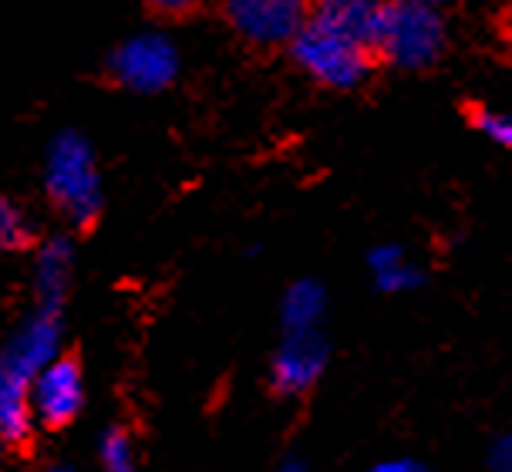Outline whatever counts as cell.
Instances as JSON below:
<instances>
[{"label":"cell","instance_id":"10","mask_svg":"<svg viewBox=\"0 0 512 472\" xmlns=\"http://www.w3.org/2000/svg\"><path fill=\"white\" fill-rule=\"evenodd\" d=\"M327 311V294L317 280H297V284L287 287L280 301V324L283 334H307V331H320V321H324Z\"/></svg>","mask_w":512,"mask_h":472},{"label":"cell","instance_id":"14","mask_svg":"<svg viewBox=\"0 0 512 472\" xmlns=\"http://www.w3.org/2000/svg\"><path fill=\"white\" fill-rule=\"evenodd\" d=\"M469 118L486 139L502 145V149H512V112H496V108H486V105H472Z\"/></svg>","mask_w":512,"mask_h":472},{"label":"cell","instance_id":"6","mask_svg":"<svg viewBox=\"0 0 512 472\" xmlns=\"http://www.w3.org/2000/svg\"><path fill=\"white\" fill-rule=\"evenodd\" d=\"M85 405V378L71 358L48 361L31 381V415L34 425L44 429H61L75 422V415Z\"/></svg>","mask_w":512,"mask_h":472},{"label":"cell","instance_id":"13","mask_svg":"<svg viewBox=\"0 0 512 472\" xmlns=\"http://www.w3.org/2000/svg\"><path fill=\"white\" fill-rule=\"evenodd\" d=\"M31 240V220L11 199L0 196V250H21Z\"/></svg>","mask_w":512,"mask_h":472},{"label":"cell","instance_id":"5","mask_svg":"<svg viewBox=\"0 0 512 472\" xmlns=\"http://www.w3.org/2000/svg\"><path fill=\"white\" fill-rule=\"evenodd\" d=\"M112 75L122 88L155 95L179 75V51L166 34H135L112 54Z\"/></svg>","mask_w":512,"mask_h":472},{"label":"cell","instance_id":"19","mask_svg":"<svg viewBox=\"0 0 512 472\" xmlns=\"http://www.w3.org/2000/svg\"><path fill=\"white\" fill-rule=\"evenodd\" d=\"M381 4H425V7H438L445 0H381Z\"/></svg>","mask_w":512,"mask_h":472},{"label":"cell","instance_id":"21","mask_svg":"<svg viewBox=\"0 0 512 472\" xmlns=\"http://www.w3.org/2000/svg\"><path fill=\"white\" fill-rule=\"evenodd\" d=\"M115 472H135V466H125V469H115Z\"/></svg>","mask_w":512,"mask_h":472},{"label":"cell","instance_id":"4","mask_svg":"<svg viewBox=\"0 0 512 472\" xmlns=\"http://www.w3.org/2000/svg\"><path fill=\"white\" fill-rule=\"evenodd\" d=\"M219 11L246 44L280 48L307 24L310 0H219Z\"/></svg>","mask_w":512,"mask_h":472},{"label":"cell","instance_id":"18","mask_svg":"<svg viewBox=\"0 0 512 472\" xmlns=\"http://www.w3.org/2000/svg\"><path fill=\"white\" fill-rule=\"evenodd\" d=\"M199 4H203V0H149L152 11H159V14H172V17H182V14L196 11Z\"/></svg>","mask_w":512,"mask_h":472},{"label":"cell","instance_id":"11","mask_svg":"<svg viewBox=\"0 0 512 472\" xmlns=\"http://www.w3.org/2000/svg\"><path fill=\"white\" fill-rule=\"evenodd\" d=\"M34 280H38V294L44 307H58L64 290L71 280V243L68 240H48L34 263Z\"/></svg>","mask_w":512,"mask_h":472},{"label":"cell","instance_id":"7","mask_svg":"<svg viewBox=\"0 0 512 472\" xmlns=\"http://www.w3.org/2000/svg\"><path fill=\"white\" fill-rule=\"evenodd\" d=\"M324 368H327V341L320 338V331L283 334L270 365L273 392L283 398L307 395L320 381V375H324Z\"/></svg>","mask_w":512,"mask_h":472},{"label":"cell","instance_id":"15","mask_svg":"<svg viewBox=\"0 0 512 472\" xmlns=\"http://www.w3.org/2000/svg\"><path fill=\"white\" fill-rule=\"evenodd\" d=\"M102 466L105 472H115V469H125V466H135V456H132V442H128L125 432H108L102 439Z\"/></svg>","mask_w":512,"mask_h":472},{"label":"cell","instance_id":"2","mask_svg":"<svg viewBox=\"0 0 512 472\" xmlns=\"http://www.w3.org/2000/svg\"><path fill=\"white\" fill-rule=\"evenodd\" d=\"M290 54L317 85L337 88V92L358 88L371 75L374 61H378L364 41L351 38L344 31H334V27L314 21V17H307L300 34L290 41Z\"/></svg>","mask_w":512,"mask_h":472},{"label":"cell","instance_id":"8","mask_svg":"<svg viewBox=\"0 0 512 472\" xmlns=\"http://www.w3.org/2000/svg\"><path fill=\"white\" fill-rule=\"evenodd\" d=\"M61 348V317L58 307H38L27 321L21 324V331L14 334L11 344L0 351V358L11 368L24 371L27 378H34L48 361L58 358Z\"/></svg>","mask_w":512,"mask_h":472},{"label":"cell","instance_id":"16","mask_svg":"<svg viewBox=\"0 0 512 472\" xmlns=\"http://www.w3.org/2000/svg\"><path fill=\"white\" fill-rule=\"evenodd\" d=\"M489 472H512V432H502L489 446Z\"/></svg>","mask_w":512,"mask_h":472},{"label":"cell","instance_id":"17","mask_svg":"<svg viewBox=\"0 0 512 472\" xmlns=\"http://www.w3.org/2000/svg\"><path fill=\"white\" fill-rule=\"evenodd\" d=\"M364 472H432L422 459L411 456H391V459H378L374 466H368Z\"/></svg>","mask_w":512,"mask_h":472},{"label":"cell","instance_id":"22","mask_svg":"<svg viewBox=\"0 0 512 472\" xmlns=\"http://www.w3.org/2000/svg\"><path fill=\"white\" fill-rule=\"evenodd\" d=\"M51 472H64V469H51Z\"/></svg>","mask_w":512,"mask_h":472},{"label":"cell","instance_id":"1","mask_svg":"<svg viewBox=\"0 0 512 472\" xmlns=\"http://www.w3.org/2000/svg\"><path fill=\"white\" fill-rule=\"evenodd\" d=\"M44 189L68 223H95V216L102 213V176L85 135L64 132L51 142L44 162Z\"/></svg>","mask_w":512,"mask_h":472},{"label":"cell","instance_id":"12","mask_svg":"<svg viewBox=\"0 0 512 472\" xmlns=\"http://www.w3.org/2000/svg\"><path fill=\"white\" fill-rule=\"evenodd\" d=\"M368 270L374 277V284L384 294H405L422 284V270L411 263V257L401 247H378L368 253Z\"/></svg>","mask_w":512,"mask_h":472},{"label":"cell","instance_id":"3","mask_svg":"<svg viewBox=\"0 0 512 472\" xmlns=\"http://www.w3.org/2000/svg\"><path fill=\"white\" fill-rule=\"evenodd\" d=\"M445 48V24L435 7L425 4H381L374 27V58L395 68H428Z\"/></svg>","mask_w":512,"mask_h":472},{"label":"cell","instance_id":"9","mask_svg":"<svg viewBox=\"0 0 512 472\" xmlns=\"http://www.w3.org/2000/svg\"><path fill=\"white\" fill-rule=\"evenodd\" d=\"M31 381L24 371H17L0 358V442L21 446L34 429L31 415Z\"/></svg>","mask_w":512,"mask_h":472},{"label":"cell","instance_id":"20","mask_svg":"<svg viewBox=\"0 0 512 472\" xmlns=\"http://www.w3.org/2000/svg\"><path fill=\"white\" fill-rule=\"evenodd\" d=\"M280 472H310L304 462H297V459H290V462H283L280 466Z\"/></svg>","mask_w":512,"mask_h":472}]
</instances>
